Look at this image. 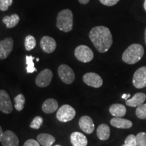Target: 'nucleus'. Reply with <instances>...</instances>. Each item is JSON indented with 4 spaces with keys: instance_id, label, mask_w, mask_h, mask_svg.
Returning <instances> with one entry per match:
<instances>
[{
    "instance_id": "f257e3e1",
    "label": "nucleus",
    "mask_w": 146,
    "mask_h": 146,
    "mask_svg": "<svg viewBox=\"0 0 146 146\" xmlns=\"http://www.w3.org/2000/svg\"><path fill=\"white\" fill-rule=\"evenodd\" d=\"M89 36L97 50L100 53L108 52L112 45V33L106 27L98 26L94 27L89 32Z\"/></svg>"
},
{
    "instance_id": "f03ea898",
    "label": "nucleus",
    "mask_w": 146,
    "mask_h": 146,
    "mask_svg": "<svg viewBox=\"0 0 146 146\" xmlns=\"http://www.w3.org/2000/svg\"><path fill=\"white\" fill-rule=\"evenodd\" d=\"M144 54V48L141 45L134 43L131 45L123 52L122 56L124 62L128 64H135L141 59Z\"/></svg>"
},
{
    "instance_id": "7ed1b4c3",
    "label": "nucleus",
    "mask_w": 146,
    "mask_h": 146,
    "mask_svg": "<svg viewBox=\"0 0 146 146\" xmlns=\"http://www.w3.org/2000/svg\"><path fill=\"white\" fill-rule=\"evenodd\" d=\"M56 27L59 30L68 33L73 28V14L69 9H65L58 13L56 21Z\"/></svg>"
},
{
    "instance_id": "20e7f679",
    "label": "nucleus",
    "mask_w": 146,
    "mask_h": 146,
    "mask_svg": "<svg viewBox=\"0 0 146 146\" xmlns=\"http://www.w3.org/2000/svg\"><path fill=\"white\" fill-rule=\"evenodd\" d=\"M74 56L78 61L83 63H87L94 59V54L93 51L88 46L81 45L74 50Z\"/></svg>"
},
{
    "instance_id": "39448f33",
    "label": "nucleus",
    "mask_w": 146,
    "mask_h": 146,
    "mask_svg": "<svg viewBox=\"0 0 146 146\" xmlns=\"http://www.w3.org/2000/svg\"><path fill=\"white\" fill-rule=\"evenodd\" d=\"M75 115V110L70 105L64 104L58 110V112L56 113V118L60 122L67 123L72 120Z\"/></svg>"
},
{
    "instance_id": "423d86ee",
    "label": "nucleus",
    "mask_w": 146,
    "mask_h": 146,
    "mask_svg": "<svg viewBox=\"0 0 146 146\" xmlns=\"http://www.w3.org/2000/svg\"><path fill=\"white\" fill-rule=\"evenodd\" d=\"M58 72L60 79L63 83L70 85L74 82L75 75L74 71L69 66L66 64L60 65L58 67Z\"/></svg>"
},
{
    "instance_id": "0eeeda50",
    "label": "nucleus",
    "mask_w": 146,
    "mask_h": 146,
    "mask_svg": "<svg viewBox=\"0 0 146 146\" xmlns=\"http://www.w3.org/2000/svg\"><path fill=\"white\" fill-rule=\"evenodd\" d=\"M133 84L137 89H142L146 87V66H142L134 73Z\"/></svg>"
},
{
    "instance_id": "6e6552de",
    "label": "nucleus",
    "mask_w": 146,
    "mask_h": 146,
    "mask_svg": "<svg viewBox=\"0 0 146 146\" xmlns=\"http://www.w3.org/2000/svg\"><path fill=\"white\" fill-rule=\"evenodd\" d=\"M13 110V106L10 98L6 91L0 90V111L4 114H10Z\"/></svg>"
},
{
    "instance_id": "1a4fd4ad",
    "label": "nucleus",
    "mask_w": 146,
    "mask_h": 146,
    "mask_svg": "<svg viewBox=\"0 0 146 146\" xmlns=\"http://www.w3.org/2000/svg\"><path fill=\"white\" fill-rule=\"evenodd\" d=\"M53 73L50 69L46 68L41 71L36 77L35 83L39 87H46L51 83Z\"/></svg>"
},
{
    "instance_id": "9d476101",
    "label": "nucleus",
    "mask_w": 146,
    "mask_h": 146,
    "mask_svg": "<svg viewBox=\"0 0 146 146\" xmlns=\"http://www.w3.org/2000/svg\"><path fill=\"white\" fill-rule=\"evenodd\" d=\"M83 80L88 86L100 88L103 85V80L99 74L95 72H87L83 76Z\"/></svg>"
},
{
    "instance_id": "9b49d317",
    "label": "nucleus",
    "mask_w": 146,
    "mask_h": 146,
    "mask_svg": "<svg viewBox=\"0 0 146 146\" xmlns=\"http://www.w3.org/2000/svg\"><path fill=\"white\" fill-rule=\"evenodd\" d=\"M14 47L12 38L7 37L0 41V60H4L8 57Z\"/></svg>"
},
{
    "instance_id": "f8f14e48",
    "label": "nucleus",
    "mask_w": 146,
    "mask_h": 146,
    "mask_svg": "<svg viewBox=\"0 0 146 146\" xmlns=\"http://www.w3.org/2000/svg\"><path fill=\"white\" fill-rule=\"evenodd\" d=\"M40 46L41 50L47 54H52L56 50L57 43L54 38L49 36H44L41 38L40 41Z\"/></svg>"
},
{
    "instance_id": "ddd939ff",
    "label": "nucleus",
    "mask_w": 146,
    "mask_h": 146,
    "mask_svg": "<svg viewBox=\"0 0 146 146\" xmlns=\"http://www.w3.org/2000/svg\"><path fill=\"white\" fill-rule=\"evenodd\" d=\"M1 143L3 146H18L19 139L13 131L8 130L3 133Z\"/></svg>"
},
{
    "instance_id": "4468645a",
    "label": "nucleus",
    "mask_w": 146,
    "mask_h": 146,
    "mask_svg": "<svg viewBox=\"0 0 146 146\" xmlns=\"http://www.w3.org/2000/svg\"><path fill=\"white\" fill-rule=\"evenodd\" d=\"M78 125L81 129L87 134H91L94 132L95 125L93 120L88 116H83L79 119Z\"/></svg>"
},
{
    "instance_id": "2eb2a0df",
    "label": "nucleus",
    "mask_w": 146,
    "mask_h": 146,
    "mask_svg": "<svg viewBox=\"0 0 146 146\" xmlns=\"http://www.w3.org/2000/svg\"><path fill=\"white\" fill-rule=\"evenodd\" d=\"M146 100V95L143 93H137L135 94L131 99L126 100V105L128 106L137 108L140 105L143 104Z\"/></svg>"
},
{
    "instance_id": "dca6fc26",
    "label": "nucleus",
    "mask_w": 146,
    "mask_h": 146,
    "mask_svg": "<svg viewBox=\"0 0 146 146\" xmlns=\"http://www.w3.org/2000/svg\"><path fill=\"white\" fill-rule=\"evenodd\" d=\"M70 142L72 146H87L88 143V141L85 135L77 131L71 134Z\"/></svg>"
},
{
    "instance_id": "f3484780",
    "label": "nucleus",
    "mask_w": 146,
    "mask_h": 146,
    "mask_svg": "<svg viewBox=\"0 0 146 146\" xmlns=\"http://www.w3.org/2000/svg\"><path fill=\"white\" fill-rule=\"evenodd\" d=\"M111 125L117 129H127L132 127L133 123L131 120L123 118L114 117L110 120Z\"/></svg>"
},
{
    "instance_id": "a211bd4d",
    "label": "nucleus",
    "mask_w": 146,
    "mask_h": 146,
    "mask_svg": "<svg viewBox=\"0 0 146 146\" xmlns=\"http://www.w3.org/2000/svg\"><path fill=\"white\" fill-rule=\"evenodd\" d=\"M58 108V103L55 99L49 98L43 102L42 110L46 114H52L56 112Z\"/></svg>"
},
{
    "instance_id": "6ab92c4d",
    "label": "nucleus",
    "mask_w": 146,
    "mask_h": 146,
    "mask_svg": "<svg viewBox=\"0 0 146 146\" xmlns=\"http://www.w3.org/2000/svg\"><path fill=\"white\" fill-rule=\"evenodd\" d=\"M109 112L114 117L122 118L127 113V108L125 106L120 104H114L110 107Z\"/></svg>"
},
{
    "instance_id": "aec40b11",
    "label": "nucleus",
    "mask_w": 146,
    "mask_h": 146,
    "mask_svg": "<svg viewBox=\"0 0 146 146\" xmlns=\"http://www.w3.org/2000/svg\"><path fill=\"white\" fill-rule=\"evenodd\" d=\"M97 135L102 141L108 140L110 135V129L106 124H102L97 129Z\"/></svg>"
},
{
    "instance_id": "412c9836",
    "label": "nucleus",
    "mask_w": 146,
    "mask_h": 146,
    "mask_svg": "<svg viewBox=\"0 0 146 146\" xmlns=\"http://www.w3.org/2000/svg\"><path fill=\"white\" fill-rule=\"evenodd\" d=\"M55 141L54 137L47 133H41L37 136V141L42 146H52Z\"/></svg>"
},
{
    "instance_id": "4be33fe9",
    "label": "nucleus",
    "mask_w": 146,
    "mask_h": 146,
    "mask_svg": "<svg viewBox=\"0 0 146 146\" xmlns=\"http://www.w3.org/2000/svg\"><path fill=\"white\" fill-rule=\"evenodd\" d=\"M3 23L5 24L6 28H14L18 25L20 21V17L18 14H14L11 16H6L3 18Z\"/></svg>"
},
{
    "instance_id": "5701e85b",
    "label": "nucleus",
    "mask_w": 146,
    "mask_h": 146,
    "mask_svg": "<svg viewBox=\"0 0 146 146\" xmlns=\"http://www.w3.org/2000/svg\"><path fill=\"white\" fill-rule=\"evenodd\" d=\"M14 102H15V107L16 110L18 112H21L24 108L25 104V98L23 94H18L14 98Z\"/></svg>"
},
{
    "instance_id": "b1692460",
    "label": "nucleus",
    "mask_w": 146,
    "mask_h": 146,
    "mask_svg": "<svg viewBox=\"0 0 146 146\" xmlns=\"http://www.w3.org/2000/svg\"><path fill=\"white\" fill-rule=\"evenodd\" d=\"M36 39L32 35H28L26 36L25 40V47L27 51L33 50L36 47Z\"/></svg>"
},
{
    "instance_id": "393cba45",
    "label": "nucleus",
    "mask_w": 146,
    "mask_h": 146,
    "mask_svg": "<svg viewBox=\"0 0 146 146\" xmlns=\"http://www.w3.org/2000/svg\"><path fill=\"white\" fill-rule=\"evenodd\" d=\"M35 57L33 56H26V64H27V73H33L36 71V69L35 67L33 60Z\"/></svg>"
},
{
    "instance_id": "a878e982",
    "label": "nucleus",
    "mask_w": 146,
    "mask_h": 146,
    "mask_svg": "<svg viewBox=\"0 0 146 146\" xmlns=\"http://www.w3.org/2000/svg\"><path fill=\"white\" fill-rule=\"evenodd\" d=\"M135 114L139 119H146V104H143L137 108Z\"/></svg>"
},
{
    "instance_id": "bb28decb",
    "label": "nucleus",
    "mask_w": 146,
    "mask_h": 146,
    "mask_svg": "<svg viewBox=\"0 0 146 146\" xmlns=\"http://www.w3.org/2000/svg\"><path fill=\"white\" fill-rule=\"evenodd\" d=\"M137 146H146V133H139L136 135Z\"/></svg>"
},
{
    "instance_id": "cd10ccee",
    "label": "nucleus",
    "mask_w": 146,
    "mask_h": 146,
    "mask_svg": "<svg viewBox=\"0 0 146 146\" xmlns=\"http://www.w3.org/2000/svg\"><path fill=\"white\" fill-rule=\"evenodd\" d=\"M43 123V118L41 116H36L34 118L30 125V127L33 129H39Z\"/></svg>"
},
{
    "instance_id": "c85d7f7f",
    "label": "nucleus",
    "mask_w": 146,
    "mask_h": 146,
    "mask_svg": "<svg viewBox=\"0 0 146 146\" xmlns=\"http://www.w3.org/2000/svg\"><path fill=\"white\" fill-rule=\"evenodd\" d=\"M125 145L126 146H137L136 136L134 135H129L127 137L125 141Z\"/></svg>"
},
{
    "instance_id": "c756f323",
    "label": "nucleus",
    "mask_w": 146,
    "mask_h": 146,
    "mask_svg": "<svg viewBox=\"0 0 146 146\" xmlns=\"http://www.w3.org/2000/svg\"><path fill=\"white\" fill-rule=\"evenodd\" d=\"M13 3V0H0V10L5 12Z\"/></svg>"
},
{
    "instance_id": "7c9ffc66",
    "label": "nucleus",
    "mask_w": 146,
    "mask_h": 146,
    "mask_svg": "<svg viewBox=\"0 0 146 146\" xmlns=\"http://www.w3.org/2000/svg\"><path fill=\"white\" fill-rule=\"evenodd\" d=\"M99 1L102 4L106 6H113L116 5L120 0H99Z\"/></svg>"
},
{
    "instance_id": "2f4dec72",
    "label": "nucleus",
    "mask_w": 146,
    "mask_h": 146,
    "mask_svg": "<svg viewBox=\"0 0 146 146\" xmlns=\"http://www.w3.org/2000/svg\"><path fill=\"white\" fill-rule=\"evenodd\" d=\"M23 146H40V143L36 140L31 139L25 141Z\"/></svg>"
},
{
    "instance_id": "473e14b6",
    "label": "nucleus",
    "mask_w": 146,
    "mask_h": 146,
    "mask_svg": "<svg viewBox=\"0 0 146 146\" xmlns=\"http://www.w3.org/2000/svg\"><path fill=\"white\" fill-rule=\"evenodd\" d=\"M78 1H79L80 3H81V4H87V3H88L89 2V1L90 0H78Z\"/></svg>"
},
{
    "instance_id": "72a5a7b5",
    "label": "nucleus",
    "mask_w": 146,
    "mask_h": 146,
    "mask_svg": "<svg viewBox=\"0 0 146 146\" xmlns=\"http://www.w3.org/2000/svg\"><path fill=\"white\" fill-rule=\"evenodd\" d=\"M3 135V132L2 130V128H1V126H0V142L1 141V139H2Z\"/></svg>"
},
{
    "instance_id": "f704fd0d",
    "label": "nucleus",
    "mask_w": 146,
    "mask_h": 146,
    "mask_svg": "<svg viewBox=\"0 0 146 146\" xmlns=\"http://www.w3.org/2000/svg\"><path fill=\"white\" fill-rule=\"evenodd\" d=\"M130 96H131L130 94H124V95H123V96H122V98H123V99L127 100L128 98H130Z\"/></svg>"
},
{
    "instance_id": "c9c22d12",
    "label": "nucleus",
    "mask_w": 146,
    "mask_h": 146,
    "mask_svg": "<svg viewBox=\"0 0 146 146\" xmlns=\"http://www.w3.org/2000/svg\"><path fill=\"white\" fill-rule=\"evenodd\" d=\"M143 8H144V10H145V12H146V0H145V1H144Z\"/></svg>"
},
{
    "instance_id": "e433bc0d",
    "label": "nucleus",
    "mask_w": 146,
    "mask_h": 146,
    "mask_svg": "<svg viewBox=\"0 0 146 146\" xmlns=\"http://www.w3.org/2000/svg\"><path fill=\"white\" fill-rule=\"evenodd\" d=\"M145 37H144V39H145V44H146V29H145Z\"/></svg>"
},
{
    "instance_id": "4c0bfd02",
    "label": "nucleus",
    "mask_w": 146,
    "mask_h": 146,
    "mask_svg": "<svg viewBox=\"0 0 146 146\" xmlns=\"http://www.w3.org/2000/svg\"><path fill=\"white\" fill-rule=\"evenodd\" d=\"M39 58H36V62H39Z\"/></svg>"
},
{
    "instance_id": "58836bf2",
    "label": "nucleus",
    "mask_w": 146,
    "mask_h": 146,
    "mask_svg": "<svg viewBox=\"0 0 146 146\" xmlns=\"http://www.w3.org/2000/svg\"><path fill=\"white\" fill-rule=\"evenodd\" d=\"M55 146H62V145H55Z\"/></svg>"
},
{
    "instance_id": "ea45409f",
    "label": "nucleus",
    "mask_w": 146,
    "mask_h": 146,
    "mask_svg": "<svg viewBox=\"0 0 146 146\" xmlns=\"http://www.w3.org/2000/svg\"><path fill=\"white\" fill-rule=\"evenodd\" d=\"M122 146H126V145H125V144H123V145H122Z\"/></svg>"
}]
</instances>
